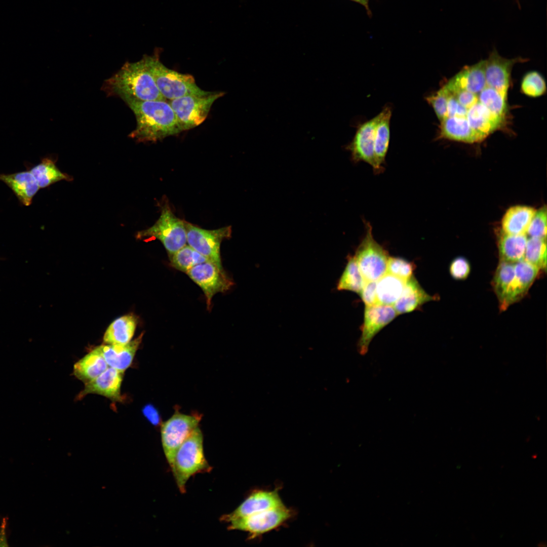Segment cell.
Returning <instances> with one entry per match:
<instances>
[{
	"mask_svg": "<svg viewBox=\"0 0 547 547\" xmlns=\"http://www.w3.org/2000/svg\"><path fill=\"white\" fill-rule=\"evenodd\" d=\"M224 94L212 92L206 96H185L167 100L182 131L194 128L206 119L213 103Z\"/></svg>",
	"mask_w": 547,
	"mask_h": 547,
	"instance_id": "obj_7",
	"label": "cell"
},
{
	"mask_svg": "<svg viewBox=\"0 0 547 547\" xmlns=\"http://www.w3.org/2000/svg\"><path fill=\"white\" fill-rule=\"evenodd\" d=\"M486 60L463 68L444 86L449 91L464 90L477 95L486 86Z\"/></svg>",
	"mask_w": 547,
	"mask_h": 547,
	"instance_id": "obj_17",
	"label": "cell"
},
{
	"mask_svg": "<svg viewBox=\"0 0 547 547\" xmlns=\"http://www.w3.org/2000/svg\"><path fill=\"white\" fill-rule=\"evenodd\" d=\"M523 60V59L521 58H503L499 55L496 50H493L486 60V85L507 96L512 67L515 64Z\"/></svg>",
	"mask_w": 547,
	"mask_h": 547,
	"instance_id": "obj_15",
	"label": "cell"
},
{
	"mask_svg": "<svg viewBox=\"0 0 547 547\" xmlns=\"http://www.w3.org/2000/svg\"><path fill=\"white\" fill-rule=\"evenodd\" d=\"M138 239L154 238L162 243L169 256L187 244L185 221L176 217L169 205L165 203L161 207V215L150 227L138 232Z\"/></svg>",
	"mask_w": 547,
	"mask_h": 547,
	"instance_id": "obj_5",
	"label": "cell"
},
{
	"mask_svg": "<svg viewBox=\"0 0 547 547\" xmlns=\"http://www.w3.org/2000/svg\"><path fill=\"white\" fill-rule=\"evenodd\" d=\"M471 270L468 260L462 256L455 258L451 262L449 272L452 278L456 280H464L469 276Z\"/></svg>",
	"mask_w": 547,
	"mask_h": 547,
	"instance_id": "obj_40",
	"label": "cell"
},
{
	"mask_svg": "<svg viewBox=\"0 0 547 547\" xmlns=\"http://www.w3.org/2000/svg\"><path fill=\"white\" fill-rule=\"evenodd\" d=\"M108 367L96 347L74 365L73 374L86 383L96 378Z\"/></svg>",
	"mask_w": 547,
	"mask_h": 547,
	"instance_id": "obj_27",
	"label": "cell"
},
{
	"mask_svg": "<svg viewBox=\"0 0 547 547\" xmlns=\"http://www.w3.org/2000/svg\"><path fill=\"white\" fill-rule=\"evenodd\" d=\"M356 2L359 3L360 4L365 7L366 9L369 11L368 9V1L369 0H351Z\"/></svg>",
	"mask_w": 547,
	"mask_h": 547,
	"instance_id": "obj_45",
	"label": "cell"
},
{
	"mask_svg": "<svg viewBox=\"0 0 547 547\" xmlns=\"http://www.w3.org/2000/svg\"><path fill=\"white\" fill-rule=\"evenodd\" d=\"M179 491L185 492L189 479L198 473L211 469L204 452L203 436L198 426L177 450L170 466Z\"/></svg>",
	"mask_w": 547,
	"mask_h": 547,
	"instance_id": "obj_3",
	"label": "cell"
},
{
	"mask_svg": "<svg viewBox=\"0 0 547 547\" xmlns=\"http://www.w3.org/2000/svg\"><path fill=\"white\" fill-rule=\"evenodd\" d=\"M292 516V511L284 505L233 519L228 528L248 532L253 539L282 526Z\"/></svg>",
	"mask_w": 547,
	"mask_h": 547,
	"instance_id": "obj_8",
	"label": "cell"
},
{
	"mask_svg": "<svg viewBox=\"0 0 547 547\" xmlns=\"http://www.w3.org/2000/svg\"><path fill=\"white\" fill-rule=\"evenodd\" d=\"M103 89L108 95L118 96L124 101L166 100L157 88L144 57L135 62L125 63L105 81Z\"/></svg>",
	"mask_w": 547,
	"mask_h": 547,
	"instance_id": "obj_2",
	"label": "cell"
},
{
	"mask_svg": "<svg viewBox=\"0 0 547 547\" xmlns=\"http://www.w3.org/2000/svg\"><path fill=\"white\" fill-rule=\"evenodd\" d=\"M374 135V159L376 174L381 173L383 170V164L388 148L390 130L389 123L392 115L391 108L386 106L377 115Z\"/></svg>",
	"mask_w": 547,
	"mask_h": 547,
	"instance_id": "obj_23",
	"label": "cell"
},
{
	"mask_svg": "<svg viewBox=\"0 0 547 547\" xmlns=\"http://www.w3.org/2000/svg\"><path fill=\"white\" fill-rule=\"evenodd\" d=\"M406 281L386 272L376 281L378 304L392 305L401 296Z\"/></svg>",
	"mask_w": 547,
	"mask_h": 547,
	"instance_id": "obj_29",
	"label": "cell"
},
{
	"mask_svg": "<svg viewBox=\"0 0 547 547\" xmlns=\"http://www.w3.org/2000/svg\"><path fill=\"white\" fill-rule=\"evenodd\" d=\"M144 413L151 422H154L158 418L157 414L155 413V410L150 406L145 407V409H144Z\"/></svg>",
	"mask_w": 547,
	"mask_h": 547,
	"instance_id": "obj_44",
	"label": "cell"
},
{
	"mask_svg": "<svg viewBox=\"0 0 547 547\" xmlns=\"http://www.w3.org/2000/svg\"><path fill=\"white\" fill-rule=\"evenodd\" d=\"M285 505L277 490H259L251 494L235 511L224 515L221 519L225 522L257 513Z\"/></svg>",
	"mask_w": 547,
	"mask_h": 547,
	"instance_id": "obj_14",
	"label": "cell"
},
{
	"mask_svg": "<svg viewBox=\"0 0 547 547\" xmlns=\"http://www.w3.org/2000/svg\"><path fill=\"white\" fill-rule=\"evenodd\" d=\"M466 119L471 127L485 137L503 126L505 120L492 113L479 100L467 110Z\"/></svg>",
	"mask_w": 547,
	"mask_h": 547,
	"instance_id": "obj_24",
	"label": "cell"
},
{
	"mask_svg": "<svg viewBox=\"0 0 547 547\" xmlns=\"http://www.w3.org/2000/svg\"><path fill=\"white\" fill-rule=\"evenodd\" d=\"M536 210L525 206H515L510 208L501 221V230L511 235H526L529 224Z\"/></svg>",
	"mask_w": 547,
	"mask_h": 547,
	"instance_id": "obj_26",
	"label": "cell"
},
{
	"mask_svg": "<svg viewBox=\"0 0 547 547\" xmlns=\"http://www.w3.org/2000/svg\"><path fill=\"white\" fill-rule=\"evenodd\" d=\"M201 419L199 415L177 412L162 423L161 428L162 447L170 466L177 450L198 426Z\"/></svg>",
	"mask_w": 547,
	"mask_h": 547,
	"instance_id": "obj_9",
	"label": "cell"
},
{
	"mask_svg": "<svg viewBox=\"0 0 547 547\" xmlns=\"http://www.w3.org/2000/svg\"><path fill=\"white\" fill-rule=\"evenodd\" d=\"M354 256H349L345 269L340 278L337 289L360 294L366 283Z\"/></svg>",
	"mask_w": 547,
	"mask_h": 547,
	"instance_id": "obj_32",
	"label": "cell"
},
{
	"mask_svg": "<svg viewBox=\"0 0 547 547\" xmlns=\"http://www.w3.org/2000/svg\"><path fill=\"white\" fill-rule=\"evenodd\" d=\"M186 273L203 290L208 309L211 308L212 298L216 294L226 292L233 285L223 268L210 261L197 264Z\"/></svg>",
	"mask_w": 547,
	"mask_h": 547,
	"instance_id": "obj_11",
	"label": "cell"
},
{
	"mask_svg": "<svg viewBox=\"0 0 547 547\" xmlns=\"http://www.w3.org/2000/svg\"><path fill=\"white\" fill-rule=\"evenodd\" d=\"M539 269L525 260L515 263V275L507 296L505 307L521 300L538 276Z\"/></svg>",
	"mask_w": 547,
	"mask_h": 547,
	"instance_id": "obj_19",
	"label": "cell"
},
{
	"mask_svg": "<svg viewBox=\"0 0 547 547\" xmlns=\"http://www.w3.org/2000/svg\"><path fill=\"white\" fill-rule=\"evenodd\" d=\"M376 281H366L359 294L365 306L378 304L376 294Z\"/></svg>",
	"mask_w": 547,
	"mask_h": 547,
	"instance_id": "obj_41",
	"label": "cell"
},
{
	"mask_svg": "<svg viewBox=\"0 0 547 547\" xmlns=\"http://www.w3.org/2000/svg\"><path fill=\"white\" fill-rule=\"evenodd\" d=\"M524 260L544 271L546 269V239H527Z\"/></svg>",
	"mask_w": 547,
	"mask_h": 547,
	"instance_id": "obj_35",
	"label": "cell"
},
{
	"mask_svg": "<svg viewBox=\"0 0 547 547\" xmlns=\"http://www.w3.org/2000/svg\"><path fill=\"white\" fill-rule=\"evenodd\" d=\"M0 180L9 187L20 202L26 206L32 203L34 196L40 189L29 170L12 174H0Z\"/></svg>",
	"mask_w": 547,
	"mask_h": 547,
	"instance_id": "obj_22",
	"label": "cell"
},
{
	"mask_svg": "<svg viewBox=\"0 0 547 547\" xmlns=\"http://www.w3.org/2000/svg\"><path fill=\"white\" fill-rule=\"evenodd\" d=\"M438 138L473 143L486 137L472 129L466 118L453 116L440 121Z\"/></svg>",
	"mask_w": 547,
	"mask_h": 547,
	"instance_id": "obj_20",
	"label": "cell"
},
{
	"mask_svg": "<svg viewBox=\"0 0 547 547\" xmlns=\"http://www.w3.org/2000/svg\"><path fill=\"white\" fill-rule=\"evenodd\" d=\"M415 267L412 262L400 257L389 256L386 272L407 281L413 276Z\"/></svg>",
	"mask_w": 547,
	"mask_h": 547,
	"instance_id": "obj_37",
	"label": "cell"
},
{
	"mask_svg": "<svg viewBox=\"0 0 547 547\" xmlns=\"http://www.w3.org/2000/svg\"><path fill=\"white\" fill-rule=\"evenodd\" d=\"M187 243L208 260L223 268L220 256L222 242L231 237V227L209 230L185 222Z\"/></svg>",
	"mask_w": 547,
	"mask_h": 547,
	"instance_id": "obj_10",
	"label": "cell"
},
{
	"mask_svg": "<svg viewBox=\"0 0 547 547\" xmlns=\"http://www.w3.org/2000/svg\"><path fill=\"white\" fill-rule=\"evenodd\" d=\"M449 92L456 98L459 104L466 108L467 110L478 101V95L464 90Z\"/></svg>",
	"mask_w": 547,
	"mask_h": 547,
	"instance_id": "obj_43",
	"label": "cell"
},
{
	"mask_svg": "<svg viewBox=\"0 0 547 547\" xmlns=\"http://www.w3.org/2000/svg\"><path fill=\"white\" fill-rule=\"evenodd\" d=\"M143 336L142 333L126 344H104L97 347L109 367L125 372L131 365Z\"/></svg>",
	"mask_w": 547,
	"mask_h": 547,
	"instance_id": "obj_18",
	"label": "cell"
},
{
	"mask_svg": "<svg viewBox=\"0 0 547 547\" xmlns=\"http://www.w3.org/2000/svg\"><path fill=\"white\" fill-rule=\"evenodd\" d=\"M449 91L443 86L439 90L425 97L426 102L433 107L440 121L447 116Z\"/></svg>",
	"mask_w": 547,
	"mask_h": 547,
	"instance_id": "obj_38",
	"label": "cell"
},
{
	"mask_svg": "<svg viewBox=\"0 0 547 547\" xmlns=\"http://www.w3.org/2000/svg\"><path fill=\"white\" fill-rule=\"evenodd\" d=\"M523 93L531 97L542 95L546 90L545 81L536 71L529 72L524 76L521 84Z\"/></svg>",
	"mask_w": 547,
	"mask_h": 547,
	"instance_id": "obj_36",
	"label": "cell"
},
{
	"mask_svg": "<svg viewBox=\"0 0 547 547\" xmlns=\"http://www.w3.org/2000/svg\"><path fill=\"white\" fill-rule=\"evenodd\" d=\"M29 171L36 180L40 188H45L61 180L71 181L72 177L62 172L51 158H45Z\"/></svg>",
	"mask_w": 547,
	"mask_h": 547,
	"instance_id": "obj_31",
	"label": "cell"
},
{
	"mask_svg": "<svg viewBox=\"0 0 547 547\" xmlns=\"http://www.w3.org/2000/svg\"><path fill=\"white\" fill-rule=\"evenodd\" d=\"M378 115L361 124L358 128L351 142L346 146L356 163L362 161L375 169L374 159V135Z\"/></svg>",
	"mask_w": 547,
	"mask_h": 547,
	"instance_id": "obj_13",
	"label": "cell"
},
{
	"mask_svg": "<svg viewBox=\"0 0 547 547\" xmlns=\"http://www.w3.org/2000/svg\"><path fill=\"white\" fill-rule=\"evenodd\" d=\"M136 320L131 315L120 317L108 326L103 336L106 344H126L131 341L136 327Z\"/></svg>",
	"mask_w": 547,
	"mask_h": 547,
	"instance_id": "obj_28",
	"label": "cell"
},
{
	"mask_svg": "<svg viewBox=\"0 0 547 547\" xmlns=\"http://www.w3.org/2000/svg\"><path fill=\"white\" fill-rule=\"evenodd\" d=\"M527 239L526 235H511L500 229L497 242L499 261L516 263L524 260Z\"/></svg>",
	"mask_w": 547,
	"mask_h": 547,
	"instance_id": "obj_25",
	"label": "cell"
},
{
	"mask_svg": "<svg viewBox=\"0 0 547 547\" xmlns=\"http://www.w3.org/2000/svg\"><path fill=\"white\" fill-rule=\"evenodd\" d=\"M365 235L354 256L365 280L377 281L386 273L389 255L374 239L372 226L368 222H365Z\"/></svg>",
	"mask_w": 547,
	"mask_h": 547,
	"instance_id": "obj_6",
	"label": "cell"
},
{
	"mask_svg": "<svg viewBox=\"0 0 547 547\" xmlns=\"http://www.w3.org/2000/svg\"><path fill=\"white\" fill-rule=\"evenodd\" d=\"M133 112L136 127L129 137L138 142H157L182 131L167 100L125 101Z\"/></svg>",
	"mask_w": 547,
	"mask_h": 547,
	"instance_id": "obj_1",
	"label": "cell"
},
{
	"mask_svg": "<svg viewBox=\"0 0 547 547\" xmlns=\"http://www.w3.org/2000/svg\"><path fill=\"white\" fill-rule=\"evenodd\" d=\"M515 275V263L499 261L492 285L497 297L500 311L505 310V303L512 281Z\"/></svg>",
	"mask_w": 547,
	"mask_h": 547,
	"instance_id": "obj_30",
	"label": "cell"
},
{
	"mask_svg": "<svg viewBox=\"0 0 547 547\" xmlns=\"http://www.w3.org/2000/svg\"><path fill=\"white\" fill-rule=\"evenodd\" d=\"M124 372L108 367L103 373L85 383V387L77 396L81 400L88 394H95L112 401H122L121 387Z\"/></svg>",
	"mask_w": 547,
	"mask_h": 547,
	"instance_id": "obj_16",
	"label": "cell"
},
{
	"mask_svg": "<svg viewBox=\"0 0 547 547\" xmlns=\"http://www.w3.org/2000/svg\"><path fill=\"white\" fill-rule=\"evenodd\" d=\"M526 235L530 238L546 239V209L545 207L536 211L528 228Z\"/></svg>",
	"mask_w": 547,
	"mask_h": 547,
	"instance_id": "obj_39",
	"label": "cell"
},
{
	"mask_svg": "<svg viewBox=\"0 0 547 547\" xmlns=\"http://www.w3.org/2000/svg\"><path fill=\"white\" fill-rule=\"evenodd\" d=\"M478 100L492 113L502 119H506L507 96L497 90L486 85L478 94Z\"/></svg>",
	"mask_w": 547,
	"mask_h": 547,
	"instance_id": "obj_33",
	"label": "cell"
},
{
	"mask_svg": "<svg viewBox=\"0 0 547 547\" xmlns=\"http://www.w3.org/2000/svg\"><path fill=\"white\" fill-rule=\"evenodd\" d=\"M437 299L427 293L413 275L405 283L402 294L393 306L398 315L412 312L423 304Z\"/></svg>",
	"mask_w": 547,
	"mask_h": 547,
	"instance_id": "obj_21",
	"label": "cell"
},
{
	"mask_svg": "<svg viewBox=\"0 0 547 547\" xmlns=\"http://www.w3.org/2000/svg\"><path fill=\"white\" fill-rule=\"evenodd\" d=\"M398 315L392 305L376 304L365 306L361 334L358 343L359 352L365 354L374 337Z\"/></svg>",
	"mask_w": 547,
	"mask_h": 547,
	"instance_id": "obj_12",
	"label": "cell"
},
{
	"mask_svg": "<svg viewBox=\"0 0 547 547\" xmlns=\"http://www.w3.org/2000/svg\"><path fill=\"white\" fill-rule=\"evenodd\" d=\"M161 95L167 100L189 95L206 96L212 92L199 88L193 76L182 74L165 66L157 54L143 56Z\"/></svg>",
	"mask_w": 547,
	"mask_h": 547,
	"instance_id": "obj_4",
	"label": "cell"
},
{
	"mask_svg": "<svg viewBox=\"0 0 547 547\" xmlns=\"http://www.w3.org/2000/svg\"><path fill=\"white\" fill-rule=\"evenodd\" d=\"M449 93L446 117L466 118L467 109L459 104L456 98L449 92Z\"/></svg>",
	"mask_w": 547,
	"mask_h": 547,
	"instance_id": "obj_42",
	"label": "cell"
},
{
	"mask_svg": "<svg viewBox=\"0 0 547 547\" xmlns=\"http://www.w3.org/2000/svg\"><path fill=\"white\" fill-rule=\"evenodd\" d=\"M169 257L172 266L185 272L197 264L209 261L207 257L188 245H186Z\"/></svg>",
	"mask_w": 547,
	"mask_h": 547,
	"instance_id": "obj_34",
	"label": "cell"
}]
</instances>
